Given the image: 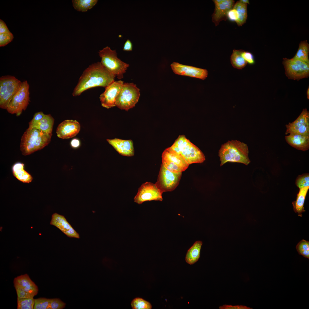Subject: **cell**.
Wrapping results in <instances>:
<instances>
[{"label": "cell", "instance_id": "cell-1", "mask_svg": "<svg viewBox=\"0 0 309 309\" xmlns=\"http://www.w3.org/2000/svg\"><path fill=\"white\" fill-rule=\"evenodd\" d=\"M116 76L106 68L100 62L92 64L84 71L72 93L74 96L96 87L106 88L114 81Z\"/></svg>", "mask_w": 309, "mask_h": 309}, {"label": "cell", "instance_id": "cell-2", "mask_svg": "<svg viewBox=\"0 0 309 309\" xmlns=\"http://www.w3.org/2000/svg\"><path fill=\"white\" fill-rule=\"evenodd\" d=\"M248 154L246 144L237 140H229L222 145L219 151L220 166L228 162L242 163L247 165L250 163Z\"/></svg>", "mask_w": 309, "mask_h": 309}, {"label": "cell", "instance_id": "cell-3", "mask_svg": "<svg viewBox=\"0 0 309 309\" xmlns=\"http://www.w3.org/2000/svg\"><path fill=\"white\" fill-rule=\"evenodd\" d=\"M52 135L29 126L21 138L20 149L22 154L27 155L43 149L50 143Z\"/></svg>", "mask_w": 309, "mask_h": 309}, {"label": "cell", "instance_id": "cell-4", "mask_svg": "<svg viewBox=\"0 0 309 309\" xmlns=\"http://www.w3.org/2000/svg\"><path fill=\"white\" fill-rule=\"evenodd\" d=\"M170 147L182 156L189 165L202 163L205 160L202 151L184 135H179Z\"/></svg>", "mask_w": 309, "mask_h": 309}, {"label": "cell", "instance_id": "cell-5", "mask_svg": "<svg viewBox=\"0 0 309 309\" xmlns=\"http://www.w3.org/2000/svg\"><path fill=\"white\" fill-rule=\"evenodd\" d=\"M101 58L102 65L111 73L120 79L129 66V65L121 61L117 56L116 50L106 46L98 52Z\"/></svg>", "mask_w": 309, "mask_h": 309}, {"label": "cell", "instance_id": "cell-6", "mask_svg": "<svg viewBox=\"0 0 309 309\" xmlns=\"http://www.w3.org/2000/svg\"><path fill=\"white\" fill-rule=\"evenodd\" d=\"M140 96V89L133 83H124L117 96L116 106L126 111L134 107Z\"/></svg>", "mask_w": 309, "mask_h": 309}, {"label": "cell", "instance_id": "cell-7", "mask_svg": "<svg viewBox=\"0 0 309 309\" xmlns=\"http://www.w3.org/2000/svg\"><path fill=\"white\" fill-rule=\"evenodd\" d=\"M29 86L27 80L22 83L16 94L8 105L6 109L12 114L19 116L25 110L29 104Z\"/></svg>", "mask_w": 309, "mask_h": 309}, {"label": "cell", "instance_id": "cell-8", "mask_svg": "<svg viewBox=\"0 0 309 309\" xmlns=\"http://www.w3.org/2000/svg\"><path fill=\"white\" fill-rule=\"evenodd\" d=\"M22 82L15 77L9 75L0 78V107L6 109L14 95L20 87Z\"/></svg>", "mask_w": 309, "mask_h": 309}, {"label": "cell", "instance_id": "cell-9", "mask_svg": "<svg viewBox=\"0 0 309 309\" xmlns=\"http://www.w3.org/2000/svg\"><path fill=\"white\" fill-rule=\"evenodd\" d=\"M283 64L285 74L289 79L299 80L308 77L309 64L299 60L284 58Z\"/></svg>", "mask_w": 309, "mask_h": 309}, {"label": "cell", "instance_id": "cell-10", "mask_svg": "<svg viewBox=\"0 0 309 309\" xmlns=\"http://www.w3.org/2000/svg\"><path fill=\"white\" fill-rule=\"evenodd\" d=\"M162 164L169 171L174 173L182 172L189 165L183 157L170 147L165 149L162 155Z\"/></svg>", "mask_w": 309, "mask_h": 309}, {"label": "cell", "instance_id": "cell-11", "mask_svg": "<svg viewBox=\"0 0 309 309\" xmlns=\"http://www.w3.org/2000/svg\"><path fill=\"white\" fill-rule=\"evenodd\" d=\"M182 174V172L174 173L169 171L162 164L155 184L163 193L172 191L179 184Z\"/></svg>", "mask_w": 309, "mask_h": 309}, {"label": "cell", "instance_id": "cell-12", "mask_svg": "<svg viewBox=\"0 0 309 309\" xmlns=\"http://www.w3.org/2000/svg\"><path fill=\"white\" fill-rule=\"evenodd\" d=\"M13 283L18 297L33 298L38 293L37 286L27 274L15 278Z\"/></svg>", "mask_w": 309, "mask_h": 309}, {"label": "cell", "instance_id": "cell-13", "mask_svg": "<svg viewBox=\"0 0 309 309\" xmlns=\"http://www.w3.org/2000/svg\"><path fill=\"white\" fill-rule=\"evenodd\" d=\"M163 193L155 183L147 182L142 184L139 187L134 199V202L138 204L148 201H162L163 200Z\"/></svg>", "mask_w": 309, "mask_h": 309}, {"label": "cell", "instance_id": "cell-14", "mask_svg": "<svg viewBox=\"0 0 309 309\" xmlns=\"http://www.w3.org/2000/svg\"><path fill=\"white\" fill-rule=\"evenodd\" d=\"M286 135L298 134L309 135V112L306 108L303 110L294 121L286 125Z\"/></svg>", "mask_w": 309, "mask_h": 309}, {"label": "cell", "instance_id": "cell-15", "mask_svg": "<svg viewBox=\"0 0 309 309\" xmlns=\"http://www.w3.org/2000/svg\"><path fill=\"white\" fill-rule=\"evenodd\" d=\"M123 83L121 80L114 81L105 88L99 98L102 106L107 109L116 106V98Z\"/></svg>", "mask_w": 309, "mask_h": 309}, {"label": "cell", "instance_id": "cell-16", "mask_svg": "<svg viewBox=\"0 0 309 309\" xmlns=\"http://www.w3.org/2000/svg\"><path fill=\"white\" fill-rule=\"evenodd\" d=\"M173 72L176 74L195 78L204 80L208 76L206 69L185 65L174 62L171 65Z\"/></svg>", "mask_w": 309, "mask_h": 309}, {"label": "cell", "instance_id": "cell-17", "mask_svg": "<svg viewBox=\"0 0 309 309\" xmlns=\"http://www.w3.org/2000/svg\"><path fill=\"white\" fill-rule=\"evenodd\" d=\"M215 8L212 15V20L216 26L222 21H226L229 11L232 9L235 4L233 0H214Z\"/></svg>", "mask_w": 309, "mask_h": 309}, {"label": "cell", "instance_id": "cell-18", "mask_svg": "<svg viewBox=\"0 0 309 309\" xmlns=\"http://www.w3.org/2000/svg\"><path fill=\"white\" fill-rule=\"evenodd\" d=\"M80 129L79 123L76 120H66L58 126L56 132L57 136L62 139H68L75 136Z\"/></svg>", "mask_w": 309, "mask_h": 309}, {"label": "cell", "instance_id": "cell-19", "mask_svg": "<svg viewBox=\"0 0 309 309\" xmlns=\"http://www.w3.org/2000/svg\"><path fill=\"white\" fill-rule=\"evenodd\" d=\"M50 224L58 228L69 237L80 238L79 234L73 228L63 215L57 213L53 214L52 216Z\"/></svg>", "mask_w": 309, "mask_h": 309}, {"label": "cell", "instance_id": "cell-20", "mask_svg": "<svg viewBox=\"0 0 309 309\" xmlns=\"http://www.w3.org/2000/svg\"><path fill=\"white\" fill-rule=\"evenodd\" d=\"M106 140L121 155L127 157L134 155L133 143L132 140L115 138L112 139H107Z\"/></svg>", "mask_w": 309, "mask_h": 309}, {"label": "cell", "instance_id": "cell-21", "mask_svg": "<svg viewBox=\"0 0 309 309\" xmlns=\"http://www.w3.org/2000/svg\"><path fill=\"white\" fill-rule=\"evenodd\" d=\"M286 142L299 150L306 151L309 149V135L290 134L285 136Z\"/></svg>", "mask_w": 309, "mask_h": 309}, {"label": "cell", "instance_id": "cell-22", "mask_svg": "<svg viewBox=\"0 0 309 309\" xmlns=\"http://www.w3.org/2000/svg\"><path fill=\"white\" fill-rule=\"evenodd\" d=\"M299 189V191L297 194L296 200L292 202V204L294 212L298 214V216L302 217V213L306 211L304 205L309 187Z\"/></svg>", "mask_w": 309, "mask_h": 309}, {"label": "cell", "instance_id": "cell-23", "mask_svg": "<svg viewBox=\"0 0 309 309\" xmlns=\"http://www.w3.org/2000/svg\"><path fill=\"white\" fill-rule=\"evenodd\" d=\"M24 165L21 162H17L12 166V170L13 175L19 181L25 183L31 182L33 177L24 169Z\"/></svg>", "mask_w": 309, "mask_h": 309}, {"label": "cell", "instance_id": "cell-24", "mask_svg": "<svg viewBox=\"0 0 309 309\" xmlns=\"http://www.w3.org/2000/svg\"><path fill=\"white\" fill-rule=\"evenodd\" d=\"M54 119L50 114H45L41 120L29 126L39 129L45 132L52 134Z\"/></svg>", "mask_w": 309, "mask_h": 309}, {"label": "cell", "instance_id": "cell-25", "mask_svg": "<svg viewBox=\"0 0 309 309\" xmlns=\"http://www.w3.org/2000/svg\"><path fill=\"white\" fill-rule=\"evenodd\" d=\"M202 244V241H197L188 250L185 258V261L187 263L192 265L198 261L200 257L201 249Z\"/></svg>", "mask_w": 309, "mask_h": 309}, {"label": "cell", "instance_id": "cell-26", "mask_svg": "<svg viewBox=\"0 0 309 309\" xmlns=\"http://www.w3.org/2000/svg\"><path fill=\"white\" fill-rule=\"evenodd\" d=\"M309 45L306 40L301 41L298 51L293 59L299 60L309 64Z\"/></svg>", "mask_w": 309, "mask_h": 309}, {"label": "cell", "instance_id": "cell-27", "mask_svg": "<svg viewBox=\"0 0 309 309\" xmlns=\"http://www.w3.org/2000/svg\"><path fill=\"white\" fill-rule=\"evenodd\" d=\"M243 50L234 49L230 57V62L232 66L238 69H242L246 65L247 63L243 58L241 53Z\"/></svg>", "mask_w": 309, "mask_h": 309}, {"label": "cell", "instance_id": "cell-28", "mask_svg": "<svg viewBox=\"0 0 309 309\" xmlns=\"http://www.w3.org/2000/svg\"><path fill=\"white\" fill-rule=\"evenodd\" d=\"M247 4L242 3L239 1L234 4L233 7L238 13V18L236 22L238 26H242L246 22L247 18Z\"/></svg>", "mask_w": 309, "mask_h": 309}, {"label": "cell", "instance_id": "cell-29", "mask_svg": "<svg viewBox=\"0 0 309 309\" xmlns=\"http://www.w3.org/2000/svg\"><path fill=\"white\" fill-rule=\"evenodd\" d=\"M97 0H73L72 5L76 10L86 12L93 8L97 3Z\"/></svg>", "mask_w": 309, "mask_h": 309}, {"label": "cell", "instance_id": "cell-30", "mask_svg": "<svg viewBox=\"0 0 309 309\" xmlns=\"http://www.w3.org/2000/svg\"><path fill=\"white\" fill-rule=\"evenodd\" d=\"M131 305L133 309H151L152 308V305L149 302L139 297L134 299Z\"/></svg>", "mask_w": 309, "mask_h": 309}, {"label": "cell", "instance_id": "cell-31", "mask_svg": "<svg viewBox=\"0 0 309 309\" xmlns=\"http://www.w3.org/2000/svg\"><path fill=\"white\" fill-rule=\"evenodd\" d=\"M298 253L304 257L309 259V242L304 239L300 241L296 246Z\"/></svg>", "mask_w": 309, "mask_h": 309}, {"label": "cell", "instance_id": "cell-32", "mask_svg": "<svg viewBox=\"0 0 309 309\" xmlns=\"http://www.w3.org/2000/svg\"><path fill=\"white\" fill-rule=\"evenodd\" d=\"M34 302L33 298H23L17 297V309H34Z\"/></svg>", "mask_w": 309, "mask_h": 309}, {"label": "cell", "instance_id": "cell-33", "mask_svg": "<svg viewBox=\"0 0 309 309\" xmlns=\"http://www.w3.org/2000/svg\"><path fill=\"white\" fill-rule=\"evenodd\" d=\"M34 309H50V299L40 298L34 299Z\"/></svg>", "mask_w": 309, "mask_h": 309}, {"label": "cell", "instance_id": "cell-34", "mask_svg": "<svg viewBox=\"0 0 309 309\" xmlns=\"http://www.w3.org/2000/svg\"><path fill=\"white\" fill-rule=\"evenodd\" d=\"M296 186L299 188L306 187H309V174L305 173L299 175L296 180Z\"/></svg>", "mask_w": 309, "mask_h": 309}, {"label": "cell", "instance_id": "cell-35", "mask_svg": "<svg viewBox=\"0 0 309 309\" xmlns=\"http://www.w3.org/2000/svg\"><path fill=\"white\" fill-rule=\"evenodd\" d=\"M13 38V35L11 32L0 33V46L7 45L12 40Z\"/></svg>", "mask_w": 309, "mask_h": 309}, {"label": "cell", "instance_id": "cell-36", "mask_svg": "<svg viewBox=\"0 0 309 309\" xmlns=\"http://www.w3.org/2000/svg\"><path fill=\"white\" fill-rule=\"evenodd\" d=\"M66 304L59 298L50 299V309H62L64 308Z\"/></svg>", "mask_w": 309, "mask_h": 309}, {"label": "cell", "instance_id": "cell-37", "mask_svg": "<svg viewBox=\"0 0 309 309\" xmlns=\"http://www.w3.org/2000/svg\"><path fill=\"white\" fill-rule=\"evenodd\" d=\"M241 56L247 63L250 65L254 64L255 61L253 54L250 52L243 50Z\"/></svg>", "mask_w": 309, "mask_h": 309}, {"label": "cell", "instance_id": "cell-38", "mask_svg": "<svg viewBox=\"0 0 309 309\" xmlns=\"http://www.w3.org/2000/svg\"><path fill=\"white\" fill-rule=\"evenodd\" d=\"M238 15L237 11L233 7L228 12L227 14V18L231 21H235V22L237 20Z\"/></svg>", "mask_w": 309, "mask_h": 309}, {"label": "cell", "instance_id": "cell-39", "mask_svg": "<svg viewBox=\"0 0 309 309\" xmlns=\"http://www.w3.org/2000/svg\"><path fill=\"white\" fill-rule=\"evenodd\" d=\"M220 309H251L250 307L245 306L224 305L219 307Z\"/></svg>", "mask_w": 309, "mask_h": 309}, {"label": "cell", "instance_id": "cell-40", "mask_svg": "<svg viewBox=\"0 0 309 309\" xmlns=\"http://www.w3.org/2000/svg\"><path fill=\"white\" fill-rule=\"evenodd\" d=\"M44 114L42 112H39L35 113L32 119L29 123V124H31L39 121L44 116Z\"/></svg>", "mask_w": 309, "mask_h": 309}, {"label": "cell", "instance_id": "cell-41", "mask_svg": "<svg viewBox=\"0 0 309 309\" xmlns=\"http://www.w3.org/2000/svg\"><path fill=\"white\" fill-rule=\"evenodd\" d=\"M6 24L2 20H0V33L10 32Z\"/></svg>", "mask_w": 309, "mask_h": 309}, {"label": "cell", "instance_id": "cell-42", "mask_svg": "<svg viewBox=\"0 0 309 309\" xmlns=\"http://www.w3.org/2000/svg\"><path fill=\"white\" fill-rule=\"evenodd\" d=\"M132 48L133 45L132 42L129 39H127L124 44L123 50L126 51H131L132 50Z\"/></svg>", "mask_w": 309, "mask_h": 309}, {"label": "cell", "instance_id": "cell-43", "mask_svg": "<svg viewBox=\"0 0 309 309\" xmlns=\"http://www.w3.org/2000/svg\"><path fill=\"white\" fill-rule=\"evenodd\" d=\"M70 144L73 148H77L80 146V142L79 140L75 138L72 140Z\"/></svg>", "mask_w": 309, "mask_h": 309}, {"label": "cell", "instance_id": "cell-44", "mask_svg": "<svg viewBox=\"0 0 309 309\" xmlns=\"http://www.w3.org/2000/svg\"><path fill=\"white\" fill-rule=\"evenodd\" d=\"M245 4H249V1L248 0H240L239 1Z\"/></svg>", "mask_w": 309, "mask_h": 309}, {"label": "cell", "instance_id": "cell-45", "mask_svg": "<svg viewBox=\"0 0 309 309\" xmlns=\"http://www.w3.org/2000/svg\"><path fill=\"white\" fill-rule=\"evenodd\" d=\"M307 98L308 99H309V87L308 88V89H307Z\"/></svg>", "mask_w": 309, "mask_h": 309}]
</instances>
